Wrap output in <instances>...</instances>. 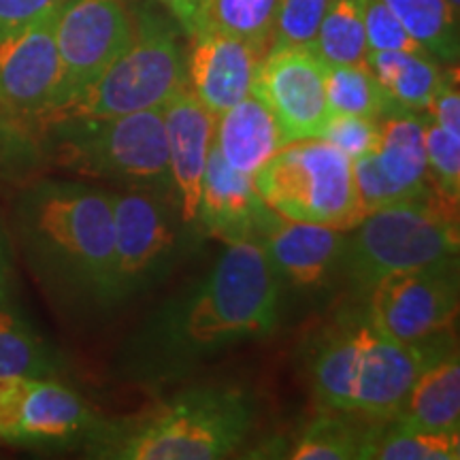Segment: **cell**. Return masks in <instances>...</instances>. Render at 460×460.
<instances>
[{"mask_svg": "<svg viewBox=\"0 0 460 460\" xmlns=\"http://www.w3.org/2000/svg\"><path fill=\"white\" fill-rule=\"evenodd\" d=\"M15 222L28 264L51 290L96 305L118 298L111 192L41 181L17 200Z\"/></svg>", "mask_w": 460, "mask_h": 460, "instance_id": "cell-1", "label": "cell"}, {"mask_svg": "<svg viewBox=\"0 0 460 460\" xmlns=\"http://www.w3.org/2000/svg\"><path fill=\"white\" fill-rule=\"evenodd\" d=\"M278 320L279 279L261 243H233L177 312L166 315L163 348L172 360L200 358L271 335Z\"/></svg>", "mask_w": 460, "mask_h": 460, "instance_id": "cell-2", "label": "cell"}, {"mask_svg": "<svg viewBox=\"0 0 460 460\" xmlns=\"http://www.w3.org/2000/svg\"><path fill=\"white\" fill-rule=\"evenodd\" d=\"M252 402L234 388H194L130 427L96 435V456L118 460H216L233 454L252 429Z\"/></svg>", "mask_w": 460, "mask_h": 460, "instance_id": "cell-3", "label": "cell"}, {"mask_svg": "<svg viewBox=\"0 0 460 460\" xmlns=\"http://www.w3.org/2000/svg\"><path fill=\"white\" fill-rule=\"evenodd\" d=\"M458 203L433 188L427 197L405 199L369 211L345 237L341 262L360 292L399 271L458 256Z\"/></svg>", "mask_w": 460, "mask_h": 460, "instance_id": "cell-4", "label": "cell"}, {"mask_svg": "<svg viewBox=\"0 0 460 460\" xmlns=\"http://www.w3.org/2000/svg\"><path fill=\"white\" fill-rule=\"evenodd\" d=\"M45 128L56 163L65 169L154 192L172 186L163 109L111 118H65Z\"/></svg>", "mask_w": 460, "mask_h": 460, "instance_id": "cell-5", "label": "cell"}, {"mask_svg": "<svg viewBox=\"0 0 460 460\" xmlns=\"http://www.w3.org/2000/svg\"><path fill=\"white\" fill-rule=\"evenodd\" d=\"M252 181L264 205L286 220L348 233L365 217L352 160L322 137L286 143Z\"/></svg>", "mask_w": 460, "mask_h": 460, "instance_id": "cell-6", "label": "cell"}, {"mask_svg": "<svg viewBox=\"0 0 460 460\" xmlns=\"http://www.w3.org/2000/svg\"><path fill=\"white\" fill-rule=\"evenodd\" d=\"M186 85V56L177 31L158 13L141 9L135 15L128 48L48 124L65 118H111L163 109Z\"/></svg>", "mask_w": 460, "mask_h": 460, "instance_id": "cell-7", "label": "cell"}, {"mask_svg": "<svg viewBox=\"0 0 460 460\" xmlns=\"http://www.w3.org/2000/svg\"><path fill=\"white\" fill-rule=\"evenodd\" d=\"M60 88L41 126L77 99L128 48L135 13L128 0H62L56 15Z\"/></svg>", "mask_w": 460, "mask_h": 460, "instance_id": "cell-8", "label": "cell"}, {"mask_svg": "<svg viewBox=\"0 0 460 460\" xmlns=\"http://www.w3.org/2000/svg\"><path fill=\"white\" fill-rule=\"evenodd\" d=\"M456 315V258L393 273L369 290L367 320L396 341H427L450 329Z\"/></svg>", "mask_w": 460, "mask_h": 460, "instance_id": "cell-9", "label": "cell"}, {"mask_svg": "<svg viewBox=\"0 0 460 460\" xmlns=\"http://www.w3.org/2000/svg\"><path fill=\"white\" fill-rule=\"evenodd\" d=\"M49 11L32 24L0 37V115L39 126L54 109L60 88L56 15Z\"/></svg>", "mask_w": 460, "mask_h": 460, "instance_id": "cell-10", "label": "cell"}, {"mask_svg": "<svg viewBox=\"0 0 460 460\" xmlns=\"http://www.w3.org/2000/svg\"><path fill=\"white\" fill-rule=\"evenodd\" d=\"M252 92L271 109L288 143L320 137L331 119L326 65L312 48H269L258 65Z\"/></svg>", "mask_w": 460, "mask_h": 460, "instance_id": "cell-11", "label": "cell"}, {"mask_svg": "<svg viewBox=\"0 0 460 460\" xmlns=\"http://www.w3.org/2000/svg\"><path fill=\"white\" fill-rule=\"evenodd\" d=\"M82 396L51 377L0 379V439L62 444L94 429Z\"/></svg>", "mask_w": 460, "mask_h": 460, "instance_id": "cell-12", "label": "cell"}, {"mask_svg": "<svg viewBox=\"0 0 460 460\" xmlns=\"http://www.w3.org/2000/svg\"><path fill=\"white\" fill-rule=\"evenodd\" d=\"M358 345L354 413L379 420L399 413L420 373L441 356L435 337L402 343L379 332L369 320L358 322Z\"/></svg>", "mask_w": 460, "mask_h": 460, "instance_id": "cell-13", "label": "cell"}, {"mask_svg": "<svg viewBox=\"0 0 460 460\" xmlns=\"http://www.w3.org/2000/svg\"><path fill=\"white\" fill-rule=\"evenodd\" d=\"M115 288L118 298L139 290L160 273L175 247L171 216L154 190L130 188L113 194Z\"/></svg>", "mask_w": 460, "mask_h": 460, "instance_id": "cell-14", "label": "cell"}, {"mask_svg": "<svg viewBox=\"0 0 460 460\" xmlns=\"http://www.w3.org/2000/svg\"><path fill=\"white\" fill-rule=\"evenodd\" d=\"M190 39L192 48L186 58L188 88L207 111L220 118L250 94L258 65L267 51L216 28H200Z\"/></svg>", "mask_w": 460, "mask_h": 460, "instance_id": "cell-15", "label": "cell"}, {"mask_svg": "<svg viewBox=\"0 0 460 460\" xmlns=\"http://www.w3.org/2000/svg\"><path fill=\"white\" fill-rule=\"evenodd\" d=\"M171 183L183 222H199L200 194L217 118L200 105L192 90L181 88L163 107Z\"/></svg>", "mask_w": 460, "mask_h": 460, "instance_id": "cell-16", "label": "cell"}, {"mask_svg": "<svg viewBox=\"0 0 460 460\" xmlns=\"http://www.w3.org/2000/svg\"><path fill=\"white\" fill-rule=\"evenodd\" d=\"M271 214L273 209L258 197L252 175L234 171L224 163L214 143L207 158L199 207V222L207 233L226 245L245 241L258 243Z\"/></svg>", "mask_w": 460, "mask_h": 460, "instance_id": "cell-17", "label": "cell"}, {"mask_svg": "<svg viewBox=\"0 0 460 460\" xmlns=\"http://www.w3.org/2000/svg\"><path fill=\"white\" fill-rule=\"evenodd\" d=\"M258 243L278 279L309 288L322 284L341 262L345 233L320 224L286 220L273 211Z\"/></svg>", "mask_w": 460, "mask_h": 460, "instance_id": "cell-18", "label": "cell"}, {"mask_svg": "<svg viewBox=\"0 0 460 460\" xmlns=\"http://www.w3.org/2000/svg\"><path fill=\"white\" fill-rule=\"evenodd\" d=\"M214 143L224 163L245 175H254L288 139L271 109L250 92L217 118Z\"/></svg>", "mask_w": 460, "mask_h": 460, "instance_id": "cell-19", "label": "cell"}, {"mask_svg": "<svg viewBox=\"0 0 460 460\" xmlns=\"http://www.w3.org/2000/svg\"><path fill=\"white\" fill-rule=\"evenodd\" d=\"M396 427L416 430H458L460 360L447 349L420 373L410 394L393 418Z\"/></svg>", "mask_w": 460, "mask_h": 460, "instance_id": "cell-20", "label": "cell"}, {"mask_svg": "<svg viewBox=\"0 0 460 460\" xmlns=\"http://www.w3.org/2000/svg\"><path fill=\"white\" fill-rule=\"evenodd\" d=\"M424 124L427 118H418L411 111L388 115L379 126L376 156L382 171L407 197H427L435 186L429 175L427 147H424Z\"/></svg>", "mask_w": 460, "mask_h": 460, "instance_id": "cell-21", "label": "cell"}, {"mask_svg": "<svg viewBox=\"0 0 460 460\" xmlns=\"http://www.w3.org/2000/svg\"><path fill=\"white\" fill-rule=\"evenodd\" d=\"M371 66L393 105L402 111H424L444 84L446 75L429 54L411 51H369Z\"/></svg>", "mask_w": 460, "mask_h": 460, "instance_id": "cell-22", "label": "cell"}, {"mask_svg": "<svg viewBox=\"0 0 460 460\" xmlns=\"http://www.w3.org/2000/svg\"><path fill=\"white\" fill-rule=\"evenodd\" d=\"M358 349V324L329 332L315 348L312 382L315 396L329 411L354 413Z\"/></svg>", "mask_w": 460, "mask_h": 460, "instance_id": "cell-23", "label": "cell"}, {"mask_svg": "<svg viewBox=\"0 0 460 460\" xmlns=\"http://www.w3.org/2000/svg\"><path fill=\"white\" fill-rule=\"evenodd\" d=\"M56 371V356L43 337L13 307L0 305V379H41Z\"/></svg>", "mask_w": 460, "mask_h": 460, "instance_id": "cell-24", "label": "cell"}, {"mask_svg": "<svg viewBox=\"0 0 460 460\" xmlns=\"http://www.w3.org/2000/svg\"><path fill=\"white\" fill-rule=\"evenodd\" d=\"M312 49L324 65H365V0H331Z\"/></svg>", "mask_w": 460, "mask_h": 460, "instance_id": "cell-25", "label": "cell"}, {"mask_svg": "<svg viewBox=\"0 0 460 460\" xmlns=\"http://www.w3.org/2000/svg\"><path fill=\"white\" fill-rule=\"evenodd\" d=\"M411 39L437 60H458V15L447 0H384Z\"/></svg>", "mask_w": 460, "mask_h": 460, "instance_id": "cell-26", "label": "cell"}, {"mask_svg": "<svg viewBox=\"0 0 460 460\" xmlns=\"http://www.w3.org/2000/svg\"><path fill=\"white\" fill-rule=\"evenodd\" d=\"M360 458L369 460H458L460 430H416L396 427L371 433Z\"/></svg>", "mask_w": 460, "mask_h": 460, "instance_id": "cell-27", "label": "cell"}, {"mask_svg": "<svg viewBox=\"0 0 460 460\" xmlns=\"http://www.w3.org/2000/svg\"><path fill=\"white\" fill-rule=\"evenodd\" d=\"M326 101L331 115L377 119L393 105L367 65H326Z\"/></svg>", "mask_w": 460, "mask_h": 460, "instance_id": "cell-28", "label": "cell"}, {"mask_svg": "<svg viewBox=\"0 0 460 460\" xmlns=\"http://www.w3.org/2000/svg\"><path fill=\"white\" fill-rule=\"evenodd\" d=\"M278 7L279 0H205L203 28H216L269 51Z\"/></svg>", "mask_w": 460, "mask_h": 460, "instance_id": "cell-29", "label": "cell"}, {"mask_svg": "<svg viewBox=\"0 0 460 460\" xmlns=\"http://www.w3.org/2000/svg\"><path fill=\"white\" fill-rule=\"evenodd\" d=\"M369 430H360L345 418H315L303 430L301 439L286 458L295 460H356L369 439Z\"/></svg>", "mask_w": 460, "mask_h": 460, "instance_id": "cell-30", "label": "cell"}, {"mask_svg": "<svg viewBox=\"0 0 460 460\" xmlns=\"http://www.w3.org/2000/svg\"><path fill=\"white\" fill-rule=\"evenodd\" d=\"M429 175L444 197L458 203L460 194V135L427 119L424 124Z\"/></svg>", "mask_w": 460, "mask_h": 460, "instance_id": "cell-31", "label": "cell"}, {"mask_svg": "<svg viewBox=\"0 0 460 460\" xmlns=\"http://www.w3.org/2000/svg\"><path fill=\"white\" fill-rule=\"evenodd\" d=\"M329 3L331 0H279L271 48L273 45L312 48Z\"/></svg>", "mask_w": 460, "mask_h": 460, "instance_id": "cell-32", "label": "cell"}, {"mask_svg": "<svg viewBox=\"0 0 460 460\" xmlns=\"http://www.w3.org/2000/svg\"><path fill=\"white\" fill-rule=\"evenodd\" d=\"M365 34L369 51H411L427 54L416 39L402 28L384 0H365Z\"/></svg>", "mask_w": 460, "mask_h": 460, "instance_id": "cell-33", "label": "cell"}, {"mask_svg": "<svg viewBox=\"0 0 460 460\" xmlns=\"http://www.w3.org/2000/svg\"><path fill=\"white\" fill-rule=\"evenodd\" d=\"M352 171H354L356 192H358L365 216L369 214V211L379 209V207H386V205L399 203V200L411 199L407 197L405 190L396 186L386 172L382 171V166L377 163L376 149L369 154H362V156L354 158Z\"/></svg>", "mask_w": 460, "mask_h": 460, "instance_id": "cell-34", "label": "cell"}, {"mask_svg": "<svg viewBox=\"0 0 460 460\" xmlns=\"http://www.w3.org/2000/svg\"><path fill=\"white\" fill-rule=\"evenodd\" d=\"M320 137L354 160L377 147L379 126L377 119L358 118V115H331Z\"/></svg>", "mask_w": 460, "mask_h": 460, "instance_id": "cell-35", "label": "cell"}, {"mask_svg": "<svg viewBox=\"0 0 460 460\" xmlns=\"http://www.w3.org/2000/svg\"><path fill=\"white\" fill-rule=\"evenodd\" d=\"M60 4L62 0H0V37L32 24Z\"/></svg>", "mask_w": 460, "mask_h": 460, "instance_id": "cell-36", "label": "cell"}, {"mask_svg": "<svg viewBox=\"0 0 460 460\" xmlns=\"http://www.w3.org/2000/svg\"><path fill=\"white\" fill-rule=\"evenodd\" d=\"M427 111L430 122L441 126L447 132H454V135H460V92L456 85V77L454 82L450 79H444V84L439 85L437 94L430 99L427 105Z\"/></svg>", "mask_w": 460, "mask_h": 460, "instance_id": "cell-37", "label": "cell"}, {"mask_svg": "<svg viewBox=\"0 0 460 460\" xmlns=\"http://www.w3.org/2000/svg\"><path fill=\"white\" fill-rule=\"evenodd\" d=\"M160 3L171 11L177 24L188 32V37H194L203 28L205 0H160Z\"/></svg>", "mask_w": 460, "mask_h": 460, "instance_id": "cell-38", "label": "cell"}, {"mask_svg": "<svg viewBox=\"0 0 460 460\" xmlns=\"http://www.w3.org/2000/svg\"><path fill=\"white\" fill-rule=\"evenodd\" d=\"M11 290V258L7 250V241L0 234V305L7 303Z\"/></svg>", "mask_w": 460, "mask_h": 460, "instance_id": "cell-39", "label": "cell"}, {"mask_svg": "<svg viewBox=\"0 0 460 460\" xmlns=\"http://www.w3.org/2000/svg\"><path fill=\"white\" fill-rule=\"evenodd\" d=\"M447 3H450V7H452V11L454 13H460V0H447Z\"/></svg>", "mask_w": 460, "mask_h": 460, "instance_id": "cell-40", "label": "cell"}]
</instances>
